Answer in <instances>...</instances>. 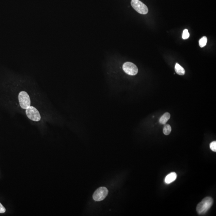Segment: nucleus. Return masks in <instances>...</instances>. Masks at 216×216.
I'll list each match as a JSON object with an SVG mask.
<instances>
[{
  "instance_id": "obj_1",
  "label": "nucleus",
  "mask_w": 216,
  "mask_h": 216,
  "mask_svg": "<svg viewBox=\"0 0 216 216\" xmlns=\"http://www.w3.org/2000/svg\"><path fill=\"white\" fill-rule=\"evenodd\" d=\"M213 203V200L211 197H205L197 205V213L199 214H205L212 207Z\"/></svg>"
},
{
  "instance_id": "obj_2",
  "label": "nucleus",
  "mask_w": 216,
  "mask_h": 216,
  "mask_svg": "<svg viewBox=\"0 0 216 216\" xmlns=\"http://www.w3.org/2000/svg\"><path fill=\"white\" fill-rule=\"evenodd\" d=\"M18 98L20 106L22 109H26L30 106V98L27 92H21L19 94Z\"/></svg>"
},
{
  "instance_id": "obj_3",
  "label": "nucleus",
  "mask_w": 216,
  "mask_h": 216,
  "mask_svg": "<svg viewBox=\"0 0 216 216\" xmlns=\"http://www.w3.org/2000/svg\"><path fill=\"white\" fill-rule=\"evenodd\" d=\"M131 5L133 9L139 13L145 14L148 12V9L146 5L139 0H132Z\"/></svg>"
},
{
  "instance_id": "obj_4",
  "label": "nucleus",
  "mask_w": 216,
  "mask_h": 216,
  "mask_svg": "<svg viewBox=\"0 0 216 216\" xmlns=\"http://www.w3.org/2000/svg\"><path fill=\"white\" fill-rule=\"evenodd\" d=\"M26 114L29 119L34 121H39L41 119L40 113L35 107L32 106H30L26 109Z\"/></svg>"
},
{
  "instance_id": "obj_5",
  "label": "nucleus",
  "mask_w": 216,
  "mask_h": 216,
  "mask_svg": "<svg viewBox=\"0 0 216 216\" xmlns=\"http://www.w3.org/2000/svg\"><path fill=\"white\" fill-rule=\"evenodd\" d=\"M108 194V190L105 187H101L94 192L93 199L96 201H101L104 200Z\"/></svg>"
},
{
  "instance_id": "obj_6",
  "label": "nucleus",
  "mask_w": 216,
  "mask_h": 216,
  "mask_svg": "<svg viewBox=\"0 0 216 216\" xmlns=\"http://www.w3.org/2000/svg\"><path fill=\"white\" fill-rule=\"evenodd\" d=\"M123 69L125 73L130 75H135L138 72V68L132 62H125L123 65Z\"/></svg>"
},
{
  "instance_id": "obj_7",
  "label": "nucleus",
  "mask_w": 216,
  "mask_h": 216,
  "mask_svg": "<svg viewBox=\"0 0 216 216\" xmlns=\"http://www.w3.org/2000/svg\"><path fill=\"white\" fill-rule=\"evenodd\" d=\"M177 178V175L175 172H172L168 174L165 177L164 181L165 183L167 184H169L172 183Z\"/></svg>"
},
{
  "instance_id": "obj_8",
  "label": "nucleus",
  "mask_w": 216,
  "mask_h": 216,
  "mask_svg": "<svg viewBox=\"0 0 216 216\" xmlns=\"http://www.w3.org/2000/svg\"><path fill=\"white\" fill-rule=\"evenodd\" d=\"M171 117L170 113L169 112H166L164 114L162 115L159 119V122L162 125H165L167 123L168 120H169Z\"/></svg>"
},
{
  "instance_id": "obj_9",
  "label": "nucleus",
  "mask_w": 216,
  "mask_h": 216,
  "mask_svg": "<svg viewBox=\"0 0 216 216\" xmlns=\"http://www.w3.org/2000/svg\"><path fill=\"white\" fill-rule=\"evenodd\" d=\"M175 71L176 73L180 75H183L185 74V71L184 68L179 64H178V63L176 64Z\"/></svg>"
},
{
  "instance_id": "obj_10",
  "label": "nucleus",
  "mask_w": 216,
  "mask_h": 216,
  "mask_svg": "<svg viewBox=\"0 0 216 216\" xmlns=\"http://www.w3.org/2000/svg\"><path fill=\"white\" fill-rule=\"evenodd\" d=\"M172 130L171 126L169 124H165L163 128V132L166 135H169Z\"/></svg>"
},
{
  "instance_id": "obj_11",
  "label": "nucleus",
  "mask_w": 216,
  "mask_h": 216,
  "mask_svg": "<svg viewBox=\"0 0 216 216\" xmlns=\"http://www.w3.org/2000/svg\"><path fill=\"white\" fill-rule=\"evenodd\" d=\"M207 41V37H203L201 39H200L199 41V44L200 47H203L206 46Z\"/></svg>"
},
{
  "instance_id": "obj_12",
  "label": "nucleus",
  "mask_w": 216,
  "mask_h": 216,
  "mask_svg": "<svg viewBox=\"0 0 216 216\" xmlns=\"http://www.w3.org/2000/svg\"><path fill=\"white\" fill-rule=\"evenodd\" d=\"M190 36V34L187 29H185L183 30L182 35V38L183 39H188Z\"/></svg>"
},
{
  "instance_id": "obj_13",
  "label": "nucleus",
  "mask_w": 216,
  "mask_h": 216,
  "mask_svg": "<svg viewBox=\"0 0 216 216\" xmlns=\"http://www.w3.org/2000/svg\"><path fill=\"white\" fill-rule=\"evenodd\" d=\"M210 149L213 151V152H216V141H214L212 143H210Z\"/></svg>"
},
{
  "instance_id": "obj_14",
  "label": "nucleus",
  "mask_w": 216,
  "mask_h": 216,
  "mask_svg": "<svg viewBox=\"0 0 216 216\" xmlns=\"http://www.w3.org/2000/svg\"><path fill=\"white\" fill-rule=\"evenodd\" d=\"M6 211V209L0 203V213H3Z\"/></svg>"
}]
</instances>
